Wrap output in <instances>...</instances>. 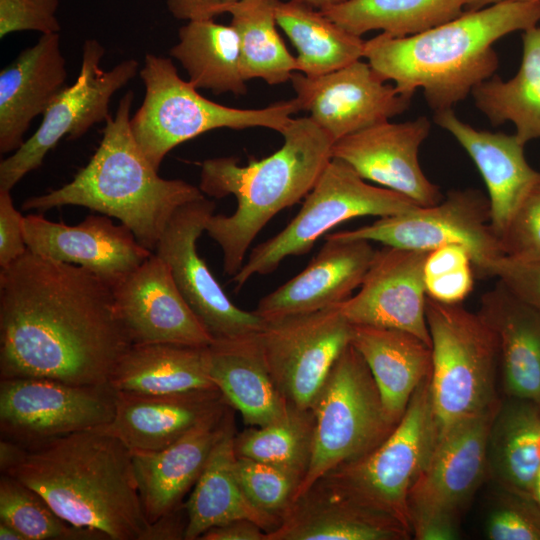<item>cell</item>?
Returning a JSON list of instances; mask_svg holds the SVG:
<instances>
[{
  "label": "cell",
  "mask_w": 540,
  "mask_h": 540,
  "mask_svg": "<svg viewBox=\"0 0 540 540\" xmlns=\"http://www.w3.org/2000/svg\"><path fill=\"white\" fill-rule=\"evenodd\" d=\"M117 392L176 394L213 389L208 346L134 344L121 357L109 379Z\"/></svg>",
  "instance_id": "1f68e13d"
},
{
  "label": "cell",
  "mask_w": 540,
  "mask_h": 540,
  "mask_svg": "<svg viewBox=\"0 0 540 540\" xmlns=\"http://www.w3.org/2000/svg\"><path fill=\"white\" fill-rule=\"evenodd\" d=\"M8 474L38 492L65 521L107 540H147L130 449L100 428L28 449Z\"/></svg>",
  "instance_id": "3957f363"
},
{
  "label": "cell",
  "mask_w": 540,
  "mask_h": 540,
  "mask_svg": "<svg viewBox=\"0 0 540 540\" xmlns=\"http://www.w3.org/2000/svg\"><path fill=\"white\" fill-rule=\"evenodd\" d=\"M325 238L362 239L422 251L460 244L469 250L474 271L480 276H489L492 263L504 255L491 226L488 197L475 189L452 190L434 205L380 217L371 224Z\"/></svg>",
  "instance_id": "8fae6325"
},
{
  "label": "cell",
  "mask_w": 540,
  "mask_h": 540,
  "mask_svg": "<svg viewBox=\"0 0 540 540\" xmlns=\"http://www.w3.org/2000/svg\"><path fill=\"white\" fill-rule=\"evenodd\" d=\"M489 507L484 531L490 540H540V505L500 488Z\"/></svg>",
  "instance_id": "b9f144b4"
},
{
  "label": "cell",
  "mask_w": 540,
  "mask_h": 540,
  "mask_svg": "<svg viewBox=\"0 0 540 540\" xmlns=\"http://www.w3.org/2000/svg\"><path fill=\"white\" fill-rule=\"evenodd\" d=\"M240 0H167L170 14L185 21L214 19Z\"/></svg>",
  "instance_id": "c3c4849f"
},
{
  "label": "cell",
  "mask_w": 540,
  "mask_h": 540,
  "mask_svg": "<svg viewBox=\"0 0 540 540\" xmlns=\"http://www.w3.org/2000/svg\"><path fill=\"white\" fill-rule=\"evenodd\" d=\"M538 456H539V464H538L536 480H535V500L540 505V439L538 442Z\"/></svg>",
  "instance_id": "9f6ffc18"
},
{
  "label": "cell",
  "mask_w": 540,
  "mask_h": 540,
  "mask_svg": "<svg viewBox=\"0 0 540 540\" xmlns=\"http://www.w3.org/2000/svg\"><path fill=\"white\" fill-rule=\"evenodd\" d=\"M539 21V2L503 1L414 35L381 33L365 41L364 58L402 94L413 97L421 89L434 112L453 109L495 74L494 43Z\"/></svg>",
  "instance_id": "7a4b0ae2"
},
{
  "label": "cell",
  "mask_w": 540,
  "mask_h": 540,
  "mask_svg": "<svg viewBox=\"0 0 540 540\" xmlns=\"http://www.w3.org/2000/svg\"><path fill=\"white\" fill-rule=\"evenodd\" d=\"M278 26L297 50L296 71L319 76L364 58L365 41L299 0L279 1Z\"/></svg>",
  "instance_id": "d590c367"
},
{
  "label": "cell",
  "mask_w": 540,
  "mask_h": 540,
  "mask_svg": "<svg viewBox=\"0 0 540 540\" xmlns=\"http://www.w3.org/2000/svg\"><path fill=\"white\" fill-rule=\"evenodd\" d=\"M302 1L318 10H322L334 5H337L339 3H342L346 0H299Z\"/></svg>",
  "instance_id": "11a10c76"
},
{
  "label": "cell",
  "mask_w": 540,
  "mask_h": 540,
  "mask_svg": "<svg viewBox=\"0 0 540 540\" xmlns=\"http://www.w3.org/2000/svg\"><path fill=\"white\" fill-rule=\"evenodd\" d=\"M265 535L257 523L238 519L210 528L199 540H265Z\"/></svg>",
  "instance_id": "681fc988"
},
{
  "label": "cell",
  "mask_w": 540,
  "mask_h": 540,
  "mask_svg": "<svg viewBox=\"0 0 540 540\" xmlns=\"http://www.w3.org/2000/svg\"><path fill=\"white\" fill-rule=\"evenodd\" d=\"M104 54L97 40L84 42L76 81L51 102L36 132L1 161L0 190L11 191L25 175L40 167L63 137L78 139L95 124L106 122L113 95L136 76L139 64L126 59L105 71L101 67Z\"/></svg>",
  "instance_id": "7c38bea8"
},
{
  "label": "cell",
  "mask_w": 540,
  "mask_h": 540,
  "mask_svg": "<svg viewBox=\"0 0 540 540\" xmlns=\"http://www.w3.org/2000/svg\"><path fill=\"white\" fill-rule=\"evenodd\" d=\"M522 43L517 73L506 81L494 74L477 85L471 95L493 126L512 122L515 135L525 145L540 139V25L525 30Z\"/></svg>",
  "instance_id": "e575fe53"
},
{
  "label": "cell",
  "mask_w": 540,
  "mask_h": 540,
  "mask_svg": "<svg viewBox=\"0 0 540 540\" xmlns=\"http://www.w3.org/2000/svg\"><path fill=\"white\" fill-rule=\"evenodd\" d=\"M503 1H520V2H539L540 0H469L465 10H477L486 6L503 2Z\"/></svg>",
  "instance_id": "db71d44e"
},
{
  "label": "cell",
  "mask_w": 540,
  "mask_h": 540,
  "mask_svg": "<svg viewBox=\"0 0 540 540\" xmlns=\"http://www.w3.org/2000/svg\"><path fill=\"white\" fill-rule=\"evenodd\" d=\"M474 267L464 266L424 278L427 296L445 304H460L474 287Z\"/></svg>",
  "instance_id": "7dc6e473"
},
{
  "label": "cell",
  "mask_w": 540,
  "mask_h": 540,
  "mask_svg": "<svg viewBox=\"0 0 540 540\" xmlns=\"http://www.w3.org/2000/svg\"><path fill=\"white\" fill-rule=\"evenodd\" d=\"M0 521L26 540H107L97 531L68 523L38 492L8 474L0 478Z\"/></svg>",
  "instance_id": "ab89813d"
},
{
  "label": "cell",
  "mask_w": 540,
  "mask_h": 540,
  "mask_svg": "<svg viewBox=\"0 0 540 540\" xmlns=\"http://www.w3.org/2000/svg\"><path fill=\"white\" fill-rule=\"evenodd\" d=\"M258 333L214 339L208 346L213 384L243 422L254 427L271 424L288 410L266 365Z\"/></svg>",
  "instance_id": "83f0119b"
},
{
  "label": "cell",
  "mask_w": 540,
  "mask_h": 540,
  "mask_svg": "<svg viewBox=\"0 0 540 540\" xmlns=\"http://www.w3.org/2000/svg\"><path fill=\"white\" fill-rule=\"evenodd\" d=\"M540 405L517 398L500 403L487 445V471L500 488L535 499Z\"/></svg>",
  "instance_id": "d6a6232c"
},
{
  "label": "cell",
  "mask_w": 540,
  "mask_h": 540,
  "mask_svg": "<svg viewBox=\"0 0 540 540\" xmlns=\"http://www.w3.org/2000/svg\"><path fill=\"white\" fill-rule=\"evenodd\" d=\"M225 405L217 388L165 395L116 391L114 417L98 428L131 451H159Z\"/></svg>",
  "instance_id": "4316f807"
},
{
  "label": "cell",
  "mask_w": 540,
  "mask_h": 540,
  "mask_svg": "<svg viewBox=\"0 0 540 540\" xmlns=\"http://www.w3.org/2000/svg\"><path fill=\"white\" fill-rule=\"evenodd\" d=\"M235 468L250 503L281 523L295 501L301 478L281 467L245 457L236 458Z\"/></svg>",
  "instance_id": "60d3db41"
},
{
  "label": "cell",
  "mask_w": 540,
  "mask_h": 540,
  "mask_svg": "<svg viewBox=\"0 0 540 540\" xmlns=\"http://www.w3.org/2000/svg\"><path fill=\"white\" fill-rule=\"evenodd\" d=\"M133 100L131 90L120 99L115 115H109L105 122L95 153L69 183L27 198L22 209L86 207L117 218L143 247L154 252L175 212L204 194L184 180L158 175L131 131Z\"/></svg>",
  "instance_id": "5b68a950"
},
{
  "label": "cell",
  "mask_w": 540,
  "mask_h": 540,
  "mask_svg": "<svg viewBox=\"0 0 540 540\" xmlns=\"http://www.w3.org/2000/svg\"><path fill=\"white\" fill-rule=\"evenodd\" d=\"M170 55L180 62L197 89L215 94L247 92L239 38L231 25L213 19L187 21L180 27Z\"/></svg>",
  "instance_id": "836d02e7"
},
{
  "label": "cell",
  "mask_w": 540,
  "mask_h": 540,
  "mask_svg": "<svg viewBox=\"0 0 540 540\" xmlns=\"http://www.w3.org/2000/svg\"><path fill=\"white\" fill-rule=\"evenodd\" d=\"M350 343L365 360L388 416L398 423L431 374V346L403 330L356 324H351Z\"/></svg>",
  "instance_id": "f546056e"
},
{
  "label": "cell",
  "mask_w": 540,
  "mask_h": 540,
  "mask_svg": "<svg viewBox=\"0 0 540 540\" xmlns=\"http://www.w3.org/2000/svg\"><path fill=\"white\" fill-rule=\"evenodd\" d=\"M435 123L467 152L488 191L491 226L498 238L540 182V171L527 162L524 144L514 134L478 130L460 120L453 109L434 112Z\"/></svg>",
  "instance_id": "cb8c5ba5"
},
{
  "label": "cell",
  "mask_w": 540,
  "mask_h": 540,
  "mask_svg": "<svg viewBox=\"0 0 540 540\" xmlns=\"http://www.w3.org/2000/svg\"><path fill=\"white\" fill-rule=\"evenodd\" d=\"M290 81L300 110L335 142L389 121L407 110L412 99L361 59L319 76L293 73Z\"/></svg>",
  "instance_id": "e0dca14e"
},
{
  "label": "cell",
  "mask_w": 540,
  "mask_h": 540,
  "mask_svg": "<svg viewBox=\"0 0 540 540\" xmlns=\"http://www.w3.org/2000/svg\"><path fill=\"white\" fill-rule=\"evenodd\" d=\"M28 250L90 271L116 286L154 252L143 247L131 230L106 215H89L75 226L41 214L24 217Z\"/></svg>",
  "instance_id": "ffe728a7"
},
{
  "label": "cell",
  "mask_w": 540,
  "mask_h": 540,
  "mask_svg": "<svg viewBox=\"0 0 540 540\" xmlns=\"http://www.w3.org/2000/svg\"><path fill=\"white\" fill-rule=\"evenodd\" d=\"M469 0H346L320 10L349 32L414 35L461 15Z\"/></svg>",
  "instance_id": "8d00e7d4"
},
{
  "label": "cell",
  "mask_w": 540,
  "mask_h": 540,
  "mask_svg": "<svg viewBox=\"0 0 540 540\" xmlns=\"http://www.w3.org/2000/svg\"><path fill=\"white\" fill-rule=\"evenodd\" d=\"M187 523V511L185 505L182 504L151 523L147 540L185 539Z\"/></svg>",
  "instance_id": "f907efd6"
},
{
  "label": "cell",
  "mask_w": 540,
  "mask_h": 540,
  "mask_svg": "<svg viewBox=\"0 0 540 540\" xmlns=\"http://www.w3.org/2000/svg\"><path fill=\"white\" fill-rule=\"evenodd\" d=\"M1 540H26L25 537L14 527L0 521Z\"/></svg>",
  "instance_id": "f5cc1de1"
},
{
  "label": "cell",
  "mask_w": 540,
  "mask_h": 540,
  "mask_svg": "<svg viewBox=\"0 0 540 540\" xmlns=\"http://www.w3.org/2000/svg\"><path fill=\"white\" fill-rule=\"evenodd\" d=\"M436 444L429 375L416 388L392 433L378 447L322 477L356 503L396 520L412 534L409 493Z\"/></svg>",
  "instance_id": "9c48e42d"
},
{
  "label": "cell",
  "mask_w": 540,
  "mask_h": 540,
  "mask_svg": "<svg viewBox=\"0 0 540 540\" xmlns=\"http://www.w3.org/2000/svg\"><path fill=\"white\" fill-rule=\"evenodd\" d=\"M429 251L377 250L358 292L339 304L351 324L403 330L431 346L424 263Z\"/></svg>",
  "instance_id": "d6986e66"
},
{
  "label": "cell",
  "mask_w": 540,
  "mask_h": 540,
  "mask_svg": "<svg viewBox=\"0 0 540 540\" xmlns=\"http://www.w3.org/2000/svg\"><path fill=\"white\" fill-rule=\"evenodd\" d=\"M59 0H0V38L19 31L59 33Z\"/></svg>",
  "instance_id": "ee69618b"
},
{
  "label": "cell",
  "mask_w": 540,
  "mask_h": 540,
  "mask_svg": "<svg viewBox=\"0 0 540 540\" xmlns=\"http://www.w3.org/2000/svg\"><path fill=\"white\" fill-rule=\"evenodd\" d=\"M280 0H240L228 8L240 44L242 71L248 81L264 80L269 85L290 81L296 71V57L277 31L276 8Z\"/></svg>",
  "instance_id": "74e56055"
},
{
  "label": "cell",
  "mask_w": 540,
  "mask_h": 540,
  "mask_svg": "<svg viewBox=\"0 0 540 540\" xmlns=\"http://www.w3.org/2000/svg\"><path fill=\"white\" fill-rule=\"evenodd\" d=\"M214 209L205 196L181 206L154 253L169 266L180 293L214 339L258 333L265 320L234 305L198 254L197 240Z\"/></svg>",
  "instance_id": "2e32d148"
},
{
  "label": "cell",
  "mask_w": 540,
  "mask_h": 540,
  "mask_svg": "<svg viewBox=\"0 0 540 540\" xmlns=\"http://www.w3.org/2000/svg\"><path fill=\"white\" fill-rule=\"evenodd\" d=\"M516 298L540 310V259H516L501 256L489 268Z\"/></svg>",
  "instance_id": "f6af8a7d"
},
{
  "label": "cell",
  "mask_w": 540,
  "mask_h": 540,
  "mask_svg": "<svg viewBox=\"0 0 540 540\" xmlns=\"http://www.w3.org/2000/svg\"><path fill=\"white\" fill-rule=\"evenodd\" d=\"M273 154L240 165L236 157L207 159L201 164L200 190L213 198L233 195L236 210L212 214L205 231L220 246L223 268L234 276L265 225L311 191L332 159L335 141L309 116L292 118Z\"/></svg>",
  "instance_id": "277c9868"
},
{
  "label": "cell",
  "mask_w": 540,
  "mask_h": 540,
  "mask_svg": "<svg viewBox=\"0 0 540 540\" xmlns=\"http://www.w3.org/2000/svg\"><path fill=\"white\" fill-rule=\"evenodd\" d=\"M113 295L132 345L205 347L214 340L180 293L169 266L155 253L114 286Z\"/></svg>",
  "instance_id": "ac0fdd59"
},
{
  "label": "cell",
  "mask_w": 540,
  "mask_h": 540,
  "mask_svg": "<svg viewBox=\"0 0 540 540\" xmlns=\"http://www.w3.org/2000/svg\"><path fill=\"white\" fill-rule=\"evenodd\" d=\"M311 408L313 449L296 498L330 470L374 450L398 424L388 416L365 360L351 343L337 358Z\"/></svg>",
  "instance_id": "ba28073f"
},
{
  "label": "cell",
  "mask_w": 540,
  "mask_h": 540,
  "mask_svg": "<svg viewBox=\"0 0 540 540\" xmlns=\"http://www.w3.org/2000/svg\"><path fill=\"white\" fill-rule=\"evenodd\" d=\"M116 391L110 384L74 385L47 378L0 381V428L4 438L27 449L108 424Z\"/></svg>",
  "instance_id": "4fadbf2b"
},
{
  "label": "cell",
  "mask_w": 540,
  "mask_h": 540,
  "mask_svg": "<svg viewBox=\"0 0 540 540\" xmlns=\"http://www.w3.org/2000/svg\"><path fill=\"white\" fill-rule=\"evenodd\" d=\"M417 206L398 192L368 183L347 163L332 157L297 215L252 249L232 281L238 290L254 275L271 273L285 258L307 253L326 232L352 218L392 216Z\"/></svg>",
  "instance_id": "30bf717a"
},
{
  "label": "cell",
  "mask_w": 540,
  "mask_h": 540,
  "mask_svg": "<svg viewBox=\"0 0 540 540\" xmlns=\"http://www.w3.org/2000/svg\"><path fill=\"white\" fill-rule=\"evenodd\" d=\"M66 61L59 33L42 34L0 72V152L25 142L33 119L43 115L66 87Z\"/></svg>",
  "instance_id": "d4e9b609"
},
{
  "label": "cell",
  "mask_w": 540,
  "mask_h": 540,
  "mask_svg": "<svg viewBox=\"0 0 540 540\" xmlns=\"http://www.w3.org/2000/svg\"><path fill=\"white\" fill-rule=\"evenodd\" d=\"M376 251L371 241L326 238L310 263L264 296L254 312L270 320L338 305L360 287Z\"/></svg>",
  "instance_id": "7402d4cb"
},
{
  "label": "cell",
  "mask_w": 540,
  "mask_h": 540,
  "mask_svg": "<svg viewBox=\"0 0 540 540\" xmlns=\"http://www.w3.org/2000/svg\"><path fill=\"white\" fill-rule=\"evenodd\" d=\"M258 337L268 370L287 405L309 409L350 344L351 323L338 304L265 320Z\"/></svg>",
  "instance_id": "5bb4252c"
},
{
  "label": "cell",
  "mask_w": 540,
  "mask_h": 540,
  "mask_svg": "<svg viewBox=\"0 0 540 540\" xmlns=\"http://www.w3.org/2000/svg\"><path fill=\"white\" fill-rule=\"evenodd\" d=\"M410 536L396 520L356 503L321 477L296 498L265 540H404Z\"/></svg>",
  "instance_id": "484cf974"
},
{
  "label": "cell",
  "mask_w": 540,
  "mask_h": 540,
  "mask_svg": "<svg viewBox=\"0 0 540 540\" xmlns=\"http://www.w3.org/2000/svg\"><path fill=\"white\" fill-rule=\"evenodd\" d=\"M431 122L425 116L389 121L337 140L332 156L351 166L366 181L398 192L420 206L440 202L443 194L422 170L418 153Z\"/></svg>",
  "instance_id": "44dd1931"
},
{
  "label": "cell",
  "mask_w": 540,
  "mask_h": 540,
  "mask_svg": "<svg viewBox=\"0 0 540 540\" xmlns=\"http://www.w3.org/2000/svg\"><path fill=\"white\" fill-rule=\"evenodd\" d=\"M500 403L438 439L409 493L412 534L424 528L459 531L463 509L488 472V436Z\"/></svg>",
  "instance_id": "9a60e30c"
},
{
  "label": "cell",
  "mask_w": 540,
  "mask_h": 540,
  "mask_svg": "<svg viewBox=\"0 0 540 540\" xmlns=\"http://www.w3.org/2000/svg\"><path fill=\"white\" fill-rule=\"evenodd\" d=\"M140 77L145 86L141 106L130 118L140 149L158 170L177 145L218 129L265 127L280 134L300 111L297 100L281 101L261 109H239L202 96L178 75L172 60L147 53Z\"/></svg>",
  "instance_id": "8992f818"
},
{
  "label": "cell",
  "mask_w": 540,
  "mask_h": 540,
  "mask_svg": "<svg viewBox=\"0 0 540 540\" xmlns=\"http://www.w3.org/2000/svg\"><path fill=\"white\" fill-rule=\"evenodd\" d=\"M232 416L233 408L225 405L164 449L130 450L141 503L150 523L182 505Z\"/></svg>",
  "instance_id": "603a6c76"
},
{
  "label": "cell",
  "mask_w": 540,
  "mask_h": 540,
  "mask_svg": "<svg viewBox=\"0 0 540 540\" xmlns=\"http://www.w3.org/2000/svg\"><path fill=\"white\" fill-rule=\"evenodd\" d=\"M499 241L505 256L540 259V182L519 206Z\"/></svg>",
  "instance_id": "7bdbcfd3"
},
{
  "label": "cell",
  "mask_w": 540,
  "mask_h": 540,
  "mask_svg": "<svg viewBox=\"0 0 540 540\" xmlns=\"http://www.w3.org/2000/svg\"><path fill=\"white\" fill-rule=\"evenodd\" d=\"M478 313L496 337L506 393L540 405V310L498 281L482 295Z\"/></svg>",
  "instance_id": "f1b7e54d"
},
{
  "label": "cell",
  "mask_w": 540,
  "mask_h": 540,
  "mask_svg": "<svg viewBox=\"0 0 540 540\" xmlns=\"http://www.w3.org/2000/svg\"><path fill=\"white\" fill-rule=\"evenodd\" d=\"M314 428L312 408L288 406L281 419L261 427L250 426L235 434V454L281 467L302 481L311 460Z\"/></svg>",
  "instance_id": "f35d334b"
},
{
  "label": "cell",
  "mask_w": 540,
  "mask_h": 540,
  "mask_svg": "<svg viewBox=\"0 0 540 540\" xmlns=\"http://www.w3.org/2000/svg\"><path fill=\"white\" fill-rule=\"evenodd\" d=\"M28 449L22 444L7 438L0 441V470L7 473L26 457Z\"/></svg>",
  "instance_id": "816d5d0a"
},
{
  "label": "cell",
  "mask_w": 540,
  "mask_h": 540,
  "mask_svg": "<svg viewBox=\"0 0 540 540\" xmlns=\"http://www.w3.org/2000/svg\"><path fill=\"white\" fill-rule=\"evenodd\" d=\"M132 342L113 287L27 250L0 271V376L109 384Z\"/></svg>",
  "instance_id": "6da1fadb"
},
{
  "label": "cell",
  "mask_w": 540,
  "mask_h": 540,
  "mask_svg": "<svg viewBox=\"0 0 540 540\" xmlns=\"http://www.w3.org/2000/svg\"><path fill=\"white\" fill-rule=\"evenodd\" d=\"M234 417L215 444L209 459L186 502L185 540H199L210 528L238 519L257 523L268 533L280 521L255 508L245 496L236 475Z\"/></svg>",
  "instance_id": "4dcf8cb0"
},
{
  "label": "cell",
  "mask_w": 540,
  "mask_h": 540,
  "mask_svg": "<svg viewBox=\"0 0 540 540\" xmlns=\"http://www.w3.org/2000/svg\"><path fill=\"white\" fill-rule=\"evenodd\" d=\"M431 339V402L437 441L459 423L498 405L496 337L477 312L426 299Z\"/></svg>",
  "instance_id": "52a82bcc"
},
{
  "label": "cell",
  "mask_w": 540,
  "mask_h": 540,
  "mask_svg": "<svg viewBox=\"0 0 540 540\" xmlns=\"http://www.w3.org/2000/svg\"><path fill=\"white\" fill-rule=\"evenodd\" d=\"M11 191L0 190V267H8L28 250L24 217L15 208Z\"/></svg>",
  "instance_id": "bcb514c9"
}]
</instances>
